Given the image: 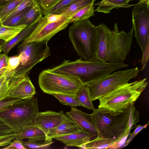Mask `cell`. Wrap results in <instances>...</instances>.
I'll use <instances>...</instances> for the list:
<instances>
[{
    "mask_svg": "<svg viewBox=\"0 0 149 149\" xmlns=\"http://www.w3.org/2000/svg\"><path fill=\"white\" fill-rule=\"evenodd\" d=\"M99 41L96 58L107 63H116L124 61L131 50L133 38L132 27L130 31H119L117 23L111 30L106 24L97 26Z\"/></svg>",
    "mask_w": 149,
    "mask_h": 149,
    "instance_id": "cell-1",
    "label": "cell"
},
{
    "mask_svg": "<svg viewBox=\"0 0 149 149\" xmlns=\"http://www.w3.org/2000/svg\"><path fill=\"white\" fill-rule=\"evenodd\" d=\"M123 62L107 63L96 58L86 61L65 60L59 65L50 69L52 71L74 77L84 85L102 78L116 70L127 67Z\"/></svg>",
    "mask_w": 149,
    "mask_h": 149,
    "instance_id": "cell-2",
    "label": "cell"
},
{
    "mask_svg": "<svg viewBox=\"0 0 149 149\" xmlns=\"http://www.w3.org/2000/svg\"><path fill=\"white\" fill-rule=\"evenodd\" d=\"M148 84L144 78L120 85L98 99V108L112 116L118 115L130 104L134 103Z\"/></svg>",
    "mask_w": 149,
    "mask_h": 149,
    "instance_id": "cell-3",
    "label": "cell"
},
{
    "mask_svg": "<svg viewBox=\"0 0 149 149\" xmlns=\"http://www.w3.org/2000/svg\"><path fill=\"white\" fill-rule=\"evenodd\" d=\"M69 37L78 55L86 61L96 58L99 36L98 28L89 20L74 23L69 29Z\"/></svg>",
    "mask_w": 149,
    "mask_h": 149,
    "instance_id": "cell-4",
    "label": "cell"
},
{
    "mask_svg": "<svg viewBox=\"0 0 149 149\" xmlns=\"http://www.w3.org/2000/svg\"><path fill=\"white\" fill-rule=\"evenodd\" d=\"M39 112L37 98L21 99L0 112V120L15 133H19L24 129L35 125Z\"/></svg>",
    "mask_w": 149,
    "mask_h": 149,
    "instance_id": "cell-5",
    "label": "cell"
},
{
    "mask_svg": "<svg viewBox=\"0 0 149 149\" xmlns=\"http://www.w3.org/2000/svg\"><path fill=\"white\" fill-rule=\"evenodd\" d=\"M38 81L43 92L51 95L61 94L76 96L78 90L83 85L76 78L53 72L50 69L41 72Z\"/></svg>",
    "mask_w": 149,
    "mask_h": 149,
    "instance_id": "cell-6",
    "label": "cell"
},
{
    "mask_svg": "<svg viewBox=\"0 0 149 149\" xmlns=\"http://www.w3.org/2000/svg\"><path fill=\"white\" fill-rule=\"evenodd\" d=\"M47 40L29 42L18 47L19 63L13 71L12 77L25 76L35 65L49 56L51 52Z\"/></svg>",
    "mask_w": 149,
    "mask_h": 149,
    "instance_id": "cell-7",
    "label": "cell"
},
{
    "mask_svg": "<svg viewBox=\"0 0 149 149\" xmlns=\"http://www.w3.org/2000/svg\"><path fill=\"white\" fill-rule=\"evenodd\" d=\"M139 71L138 67L119 70L88 84L86 85L89 88L92 101L98 100L118 86L135 78Z\"/></svg>",
    "mask_w": 149,
    "mask_h": 149,
    "instance_id": "cell-8",
    "label": "cell"
},
{
    "mask_svg": "<svg viewBox=\"0 0 149 149\" xmlns=\"http://www.w3.org/2000/svg\"><path fill=\"white\" fill-rule=\"evenodd\" d=\"M139 115L134 105L130 104L122 113L115 116L110 130L106 137L113 139L120 146L134 125L139 121Z\"/></svg>",
    "mask_w": 149,
    "mask_h": 149,
    "instance_id": "cell-9",
    "label": "cell"
},
{
    "mask_svg": "<svg viewBox=\"0 0 149 149\" xmlns=\"http://www.w3.org/2000/svg\"><path fill=\"white\" fill-rule=\"evenodd\" d=\"M132 20L134 36L143 53L149 41V4H136L132 8Z\"/></svg>",
    "mask_w": 149,
    "mask_h": 149,
    "instance_id": "cell-10",
    "label": "cell"
},
{
    "mask_svg": "<svg viewBox=\"0 0 149 149\" xmlns=\"http://www.w3.org/2000/svg\"><path fill=\"white\" fill-rule=\"evenodd\" d=\"M70 19L63 17L57 22L48 23L46 15L42 16L35 29L23 40L19 46L33 41H48L56 33L67 27L70 23Z\"/></svg>",
    "mask_w": 149,
    "mask_h": 149,
    "instance_id": "cell-11",
    "label": "cell"
},
{
    "mask_svg": "<svg viewBox=\"0 0 149 149\" xmlns=\"http://www.w3.org/2000/svg\"><path fill=\"white\" fill-rule=\"evenodd\" d=\"M67 117L62 111L58 112L52 111L39 112L36 118L35 125L47 135L49 131L63 122Z\"/></svg>",
    "mask_w": 149,
    "mask_h": 149,
    "instance_id": "cell-12",
    "label": "cell"
},
{
    "mask_svg": "<svg viewBox=\"0 0 149 149\" xmlns=\"http://www.w3.org/2000/svg\"><path fill=\"white\" fill-rule=\"evenodd\" d=\"M67 116L73 120L90 138L97 136V132L92 120L90 114L71 107L70 110L66 113Z\"/></svg>",
    "mask_w": 149,
    "mask_h": 149,
    "instance_id": "cell-13",
    "label": "cell"
},
{
    "mask_svg": "<svg viewBox=\"0 0 149 149\" xmlns=\"http://www.w3.org/2000/svg\"><path fill=\"white\" fill-rule=\"evenodd\" d=\"M36 93L35 88L26 74L11 88L7 97L24 99L32 98Z\"/></svg>",
    "mask_w": 149,
    "mask_h": 149,
    "instance_id": "cell-14",
    "label": "cell"
},
{
    "mask_svg": "<svg viewBox=\"0 0 149 149\" xmlns=\"http://www.w3.org/2000/svg\"><path fill=\"white\" fill-rule=\"evenodd\" d=\"M93 111L90 115L93 123L97 132V135L106 136L109 131L115 116L101 111L98 108L95 109Z\"/></svg>",
    "mask_w": 149,
    "mask_h": 149,
    "instance_id": "cell-15",
    "label": "cell"
},
{
    "mask_svg": "<svg viewBox=\"0 0 149 149\" xmlns=\"http://www.w3.org/2000/svg\"><path fill=\"white\" fill-rule=\"evenodd\" d=\"M82 132H83L81 127L67 116L63 122L49 131L47 136L50 138L55 139L63 135Z\"/></svg>",
    "mask_w": 149,
    "mask_h": 149,
    "instance_id": "cell-16",
    "label": "cell"
},
{
    "mask_svg": "<svg viewBox=\"0 0 149 149\" xmlns=\"http://www.w3.org/2000/svg\"><path fill=\"white\" fill-rule=\"evenodd\" d=\"M120 147V145L114 139L97 135L96 138L90 140L78 148L84 149H116Z\"/></svg>",
    "mask_w": 149,
    "mask_h": 149,
    "instance_id": "cell-17",
    "label": "cell"
},
{
    "mask_svg": "<svg viewBox=\"0 0 149 149\" xmlns=\"http://www.w3.org/2000/svg\"><path fill=\"white\" fill-rule=\"evenodd\" d=\"M42 17L33 24L25 27L11 40L5 42L1 47L3 53L7 55L11 49L28 36L36 28Z\"/></svg>",
    "mask_w": 149,
    "mask_h": 149,
    "instance_id": "cell-18",
    "label": "cell"
},
{
    "mask_svg": "<svg viewBox=\"0 0 149 149\" xmlns=\"http://www.w3.org/2000/svg\"><path fill=\"white\" fill-rule=\"evenodd\" d=\"M55 139L62 142L67 147L78 148L91 140L90 138L83 132L63 135Z\"/></svg>",
    "mask_w": 149,
    "mask_h": 149,
    "instance_id": "cell-19",
    "label": "cell"
},
{
    "mask_svg": "<svg viewBox=\"0 0 149 149\" xmlns=\"http://www.w3.org/2000/svg\"><path fill=\"white\" fill-rule=\"evenodd\" d=\"M133 0H102L100 1L93 4L97 6L95 11L99 13L108 14L114 8H129L135 4H129Z\"/></svg>",
    "mask_w": 149,
    "mask_h": 149,
    "instance_id": "cell-20",
    "label": "cell"
},
{
    "mask_svg": "<svg viewBox=\"0 0 149 149\" xmlns=\"http://www.w3.org/2000/svg\"><path fill=\"white\" fill-rule=\"evenodd\" d=\"M96 0H74L69 5L54 14L60 15L66 18L71 19L78 11L84 7L93 4Z\"/></svg>",
    "mask_w": 149,
    "mask_h": 149,
    "instance_id": "cell-21",
    "label": "cell"
},
{
    "mask_svg": "<svg viewBox=\"0 0 149 149\" xmlns=\"http://www.w3.org/2000/svg\"><path fill=\"white\" fill-rule=\"evenodd\" d=\"M23 77L14 78L8 74L0 78V100L7 97L10 90L20 81Z\"/></svg>",
    "mask_w": 149,
    "mask_h": 149,
    "instance_id": "cell-22",
    "label": "cell"
},
{
    "mask_svg": "<svg viewBox=\"0 0 149 149\" xmlns=\"http://www.w3.org/2000/svg\"><path fill=\"white\" fill-rule=\"evenodd\" d=\"M43 15V10L41 7L36 4L24 16L17 26L25 25L28 26L35 22Z\"/></svg>",
    "mask_w": 149,
    "mask_h": 149,
    "instance_id": "cell-23",
    "label": "cell"
},
{
    "mask_svg": "<svg viewBox=\"0 0 149 149\" xmlns=\"http://www.w3.org/2000/svg\"><path fill=\"white\" fill-rule=\"evenodd\" d=\"M75 96L81 106L91 110H95V108L92 103L90 91L88 86L83 85L78 90Z\"/></svg>",
    "mask_w": 149,
    "mask_h": 149,
    "instance_id": "cell-24",
    "label": "cell"
},
{
    "mask_svg": "<svg viewBox=\"0 0 149 149\" xmlns=\"http://www.w3.org/2000/svg\"><path fill=\"white\" fill-rule=\"evenodd\" d=\"M53 138L47 136L28 139L23 141V144L27 148L33 149H47L53 143Z\"/></svg>",
    "mask_w": 149,
    "mask_h": 149,
    "instance_id": "cell-25",
    "label": "cell"
},
{
    "mask_svg": "<svg viewBox=\"0 0 149 149\" xmlns=\"http://www.w3.org/2000/svg\"><path fill=\"white\" fill-rule=\"evenodd\" d=\"M26 27V26L25 25L10 26L2 25L0 26V39L3 40L6 42L8 41Z\"/></svg>",
    "mask_w": 149,
    "mask_h": 149,
    "instance_id": "cell-26",
    "label": "cell"
},
{
    "mask_svg": "<svg viewBox=\"0 0 149 149\" xmlns=\"http://www.w3.org/2000/svg\"><path fill=\"white\" fill-rule=\"evenodd\" d=\"M46 136V134L41 129L36 125H33L24 129L17 134L15 139L23 140Z\"/></svg>",
    "mask_w": 149,
    "mask_h": 149,
    "instance_id": "cell-27",
    "label": "cell"
},
{
    "mask_svg": "<svg viewBox=\"0 0 149 149\" xmlns=\"http://www.w3.org/2000/svg\"><path fill=\"white\" fill-rule=\"evenodd\" d=\"M94 8L93 4H91L81 8L71 17L70 23L74 24L82 20L88 19L94 15Z\"/></svg>",
    "mask_w": 149,
    "mask_h": 149,
    "instance_id": "cell-28",
    "label": "cell"
},
{
    "mask_svg": "<svg viewBox=\"0 0 149 149\" xmlns=\"http://www.w3.org/2000/svg\"><path fill=\"white\" fill-rule=\"evenodd\" d=\"M33 5H34L29 6L8 18L2 22V25L4 26H17L18 24L21 19Z\"/></svg>",
    "mask_w": 149,
    "mask_h": 149,
    "instance_id": "cell-29",
    "label": "cell"
},
{
    "mask_svg": "<svg viewBox=\"0 0 149 149\" xmlns=\"http://www.w3.org/2000/svg\"><path fill=\"white\" fill-rule=\"evenodd\" d=\"M52 95L62 104L72 107L81 106L75 96L61 94H54Z\"/></svg>",
    "mask_w": 149,
    "mask_h": 149,
    "instance_id": "cell-30",
    "label": "cell"
},
{
    "mask_svg": "<svg viewBox=\"0 0 149 149\" xmlns=\"http://www.w3.org/2000/svg\"><path fill=\"white\" fill-rule=\"evenodd\" d=\"M24 0H13L5 6L0 8V19L2 23L7 16Z\"/></svg>",
    "mask_w": 149,
    "mask_h": 149,
    "instance_id": "cell-31",
    "label": "cell"
},
{
    "mask_svg": "<svg viewBox=\"0 0 149 149\" xmlns=\"http://www.w3.org/2000/svg\"><path fill=\"white\" fill-rule=\"evenodd\" d=\"M74 0H60L50 9L43 11V15L54 14L69 5Z\"/></svg>",
    "mask_w": 149,
    "mask_h": 149,
    "instance_id": "cell-32",
    "label": "cell"
},
{
    "mask_svg": "<svg viewBox=\"0 0 149 149\" xmlns=\"http://www.w3.org/2000/svg\"><path fill=\"white\" fill-rule=\"evenodd\" d=\"M37 3V0H24L14 10L8 15L5 20L19 12L22 10L27 7L31 5H34Z\"/></svg>",
    "mask_w": 149,
    "mask_h": 149,
    "instance_id": "cell-33",
    "label": "cell"
},
{
    "mask_svg": "<svg viewBox=\"0 0 149 149\" xmlns=\"http://www.w3.org/2000/svg\"><path fill=\"white\" fill-rule=\"evenodd\" d=\"M19 63V58L18 55L9 57L8 65L4 75L15 70Z\"/></svg>",
    "mask_w": 149,
    "mask_h": 149,
    "instance_id": "cell-34",
    "label": "cell"
},
{
    "mask_svg": "<svg viewBox=\"0 0 149 149\" xmlns=\"http://www.w3.org/2000/svg\"><path fill=\"white\" fill-rule=\"evenodd\" d=\"M17 135L16 133H13L0 136V147H4L9 145Z\"/></svg>",
    "mask_w": 149,
    "mask_h": 149,
    "instance_id": "cell-35",
    "label": "cell"
},
{
    "mask_svg": "<svg viewBox=\"0 0 149 149\" xmlns=\"http://www.w3.org/2000/svg\"><path fill=\"white\" fill-rule=\"evenodd\" d=\"M149 122L146 123V124L143 125H135L134 127L135 128L134 132L131 133L129 138L126 141L123 147H125L127 146L130 142L136 136L141 130L144 128H146V127L148 125Z\"/></svg>",
    "mask_w": 149,
    "mask_h": 149,
    "instance_id": "cell-36",
    "label": "cell"
},
{
    "mask_svg": "<svg viewBox=\"0 0 149 149\" xmlns=\"http://www.w3.org/2000/svg\"><path fill=\"white\" fill-rule=\"evenodd\" d=\"M20 100L21 99L7 97L0 100V112L4 110L13 103Z\"/></svg>",
    "mask_w": 149,
    "mask_h": 149,
    "instance_id": "cell-37",
    "label": "cell"
},
{
    "mask_svg": "<svg viewBox=\"0 0 149 149\" xmlns=\"http://www.w3.org/2000/svg\"><path fill=\"white\" fill-rule=\"evenodd\" d=\"M9 57L5 54H0V78L4 75L6 70Z\"/></svg>",
    "mask_w": 149,
    "mask_h": 149,
    "instance_id": "cell-38",
    "label": "cell"
},
{
    "mask_svg": "<svg viewBox=\"0 0 149 149\" xmlns=\"http://www.w3.org/2000/svg\"><path fill=\"white\" fill-rule=\"evenodd\" d=\"M23 140L15 138L9 145L1 148L3 149H27L28 148L23 144Z\"/></svg>",
    "mask_w": 149,
    "mask_h": 149,
    "instance_id": "cell-39",
    "label": "cell"
},
{
    "mask_svg": "<svg viewBox=\"0 0 149 149\" xmlns=\"http://www.w3.org/2000/svg\"><path fill=\"white\" fill-rule=\"evenodd\" d=\"M149 41L148 42L145 49L142 53L143 56L141 61V67L140 71H142L145 69L149 60Z\"/></svg>",
    "mask_w": 149,
    "mask_h": 149,
    "instance_id": "cell-40",
    "label": "cell"
},
{
    "mask_svg": "<svg viewBox=\"0 0 149 149\" xmlns=\"http://www.w3.org/2000/svg\"><path fill=\"white\" fill-rule=\"evenodd\" d=\"M60 0H44L40 6L43 11L49 10L52 8Z\"/></svg>",
    "mask_w": 149,
    "mask_h": 149,
    "instance_id": "cell-41",
    "label": "cell"
},
{
    "mask_svg": "<svg viewBox=\"0 0 149 149\" xmlns=\"http://www.w3.org/2000/svg\"><path fill=\"white\" fill-rule=\"evenodd\" d=\"M13 133V131L0 120V136Z\"/></svg>",
    "mask_w": 149,
    "mask_h": 149,
    "instance_id": "cell-42",
    "label": "cell"
},
{
    "mask_svg": "<svg viewBox=\"0 0 149 149\" xmlns=\"http://www.w3.org/2000/svg\"><path fill=\"white\" fill-rule=\"evenodd\" d=\"M46 15L48 23L56 22L58 21L63 18V17L58 15L54 14H48Z\"/></svg>",
    "mask_w": 149,
    "mask_h": 149,
    "instance_id": "cell-43",
    "label": "cell"
},
{
    "mask_svg": "<svg viewBox=\"0 0 149 149\" xmlns=\"http://www.w3.org/2000/svg\"><path fill=\"white\" fill-rule=\"evenodd\" d=\"M12 0H0V8L5 6Z\"/></svg>",
    "mask_w": 149,
    "mask_h": 149,
    "instance_id": "cell-44",
    "label": "cell"
},
{
    "mask_svg": "<svg viewBox=\"0 0 149 149\" xmlns=\"http://www.w3.org/2000/svg\"><path fill=\"white\" fill-rule=\"evenodd\" d=\"M139 1V3H145L149 4V0H137Z\"/></svg>",
    "mask_w": 149,
    "mask_h": 149,
    "instance_id": "cell-45",
    "label": "cell"
},
{
    "mask_svg": "<svg viewBox=\"0 0 149 149\" xmlns=\"http://www.w3.org/2000/svg\"><path fill=\"white\" fill-rule=\"evenodd\" d=\"M6 42L4 40L0 39V47L5 42Z\"/></svg>",
    "mask_w": 149,
    "mask_h": 149,
    "instance_id": "cell-46",
    "label": "cell"
},
{
    "mask_svg": "<svg viewBox=\"0 0 149 149\" xmlns=\"http://www.w3.org/2000/svg\"><path fill=\"white\" fill-rule=\"evenodd\" d=\"M44 0H37V4L40 6L41 4Z\"/></svg>",
    "mask_w": 149,
    "mask_h": 149,
    "instance_id": "cell-47",
    "label": "cell"
},
{
    "mask_svg": "<svg viewBox=\"0 0 149 149\" xmlns=\"http://www.w3.org/2000/svg\"><path fill=\"white\" fill-rule=\"evenodd\" d=\"M2 25V23L0 19V26Z\"/></svg>",
    "mask_w": 149,
    "mask_h": 149,
    "instance_id": "cell-48",
    "label": "cell"
},
{
    "mask_svg": "<svg viewBox=\"0 0 149 149\" xmlns=\"http://www.w3.org/2000/svg\"><path fill=\"white\" fill-rule=\"evenodd\" d=\"M1 46L0 47V53L2 51V49L1 47Z\"/></svg>",
    "mask_w": 149,
    "mask_h": 149,
    "instance_id": "cell-49",
    "label": "cell"
}]
</instances>
